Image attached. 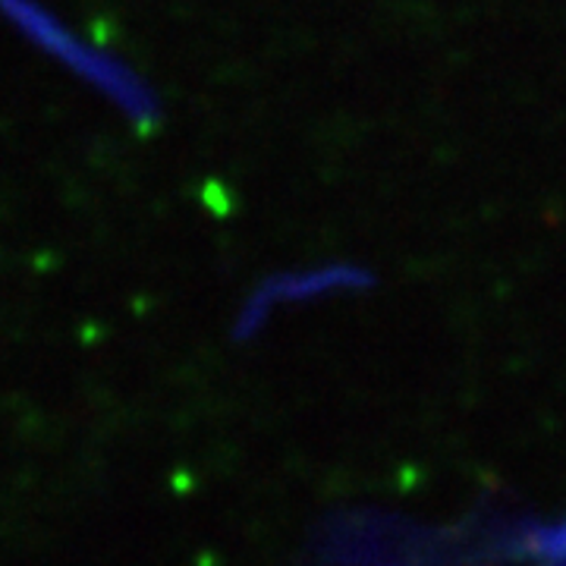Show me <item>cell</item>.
I'll return each instance as SVG.
<instances>
[{
	"instance_id": "6da1fadb",
	"label": "cell",
	"mask_w": 566,
	"mask_h": 566,
	"mask_svg": "<svg viewBox=\"0 0 566 566\" xmlns=\"http://www.w3.org/2000/svg\"><path fill=\"white\" fill-rule=\"evenodd\" d=\"M0 22L32 54L66 73L133 129H151L161 120V95L136 63L85 35L48 0H0Z\"/></svg>"
},
{
	"instance_id": "7a4b0ae2",
	"label": "cell",
	"mask_w": 566,
	"mask_h": 566,
	"mask_svg": "<svg viewBox=\"0 0 566 566\" xmlns=\"http://www.w3.org/2000/svg\"><path fill=\"white\" fill-rule=\"evenodd\" d=\"M368 286V271L353 262H312L268 274L237 305L230 322L233 340H255L283 315H296L312 305L353 296Z\"/></svg>"
}]
</instances>
